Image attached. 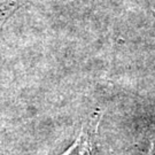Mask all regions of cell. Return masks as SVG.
<instances>
[{
    "label": "cell",
    "mask_w": 155,
    "mask_h": 155,
    "mask_svg": "<svg viewBox=\"0 0 155 155\" xmlns=\"http://www.w3.org/2000/svg\"><path fill=\"white\" fill-rule=\"evenodd\" d=\"M62 155H94L93 144L87 133L82 132L75 144Z\"/></svg>",
    "instance_id": "cell-1"
},
{
    "label": "cell",
    "mask_w": 155,
    "mask_h": 155,
    "mask_svg": "<svg viewBox=\"0 0 155 155\" xmlns=\"http://www.w3.org/2000/svg\"><path fill=\"white\" fill-rule=\"evenodd\" d=\"M148 155H155V138L153 139V141H152V146H150V154Z\"/></svg>",
    "instance_id": "cell-2"
}]
</instances>
